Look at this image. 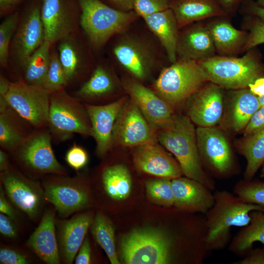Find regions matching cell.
I'll use <instances>...</instances> for the list:
<instances>
[{"label": "cell", "mask_w": 264, "mask_h": 264, "mask_svg": "<svg viewBox=\"0 0 264 264\" xmlns=\"http://www.w3.org/2000/svg\"><path fill=\"white\" fill-rule=\"evenodd\" d=\"M193 124L187 115L175 113L157 130V141L175 156L183 175L214 192L216 182L202 165Z\"/></svg>", "instance_id": "cell-1"}, {"label": "cell", "mask_w": 264, "mask_h": 264, "mask_svg": "<svg viewBox=\"0 0 264 264\" xmlns=\"http://www.w3.org/2000/svg\"><path fill=\"white\" fill-rule=\"evenodd\" d=\"M215 48L207 26L196 25L179 33L176 54L180 59L205 60L213 57Z\"/></svg>", "instance_id": "cell-24"}, {"label": "cell", "mask_w": 264, "mask_h": 264, "mask_svg": "<svg viewBox=\"0 0 264 264\" xmlns=\"http://www.w3.org/2000/svg\"><path fill=\"white\" fill-rule=\"evenodd\" d=\"M250 33L243 49L249 50L256 46L264 44V23L255 17L249 24Z\"/></svg>", "instance_id": "cell-43"}, {"label": "cell", "mask_w": 264, "mask_h": 264, "mask_svg": "<svg viewBox=\"0 0 264 264\" xmlns=\"http://www.w3.org/2000/svg\"><path fill=\"white\" fill-rule=\"evenodd\" d=\"M260 106H264V95L258 97Z\"/></svg>", "instance_id": "cell-58"}, {"label": "cell", "mask_w": 264, "mask_h": 264, "mask_svg": "<svg viewBox=\"0 0 264 264\" xmlns=\"http://www.w3.org/2000/svg\"><path fill=\"white\" fill-rule=\"evenodd\" d=\"M222 88L210 82L203 85L188 100L187 116L198 127H215L224 113Z\"/></svg>", "instance_id": "cell-17"}, {"label": "cell", "mask_w": 264, "mask_h": 264, "mask_svg": "<svg viewBox=\"0 0 264 264\" xmlns=\"http://www.w3.org/2000/svg\"><path fill=\"white\" fill-rule=\"evenodd\" d=\"M260 177H264V162L260 168Z\"/></svg>", "instance_id": "cell-57"}, {"label": "cell", "mask_w": 264, "mask_h": 264, "mask_svg": "<svg viewBox=\"0 0 264 264\" xmlns=\"http://www.w3.org/2000/svg\"><path fill=\"white\" fill-rule=\"evenodd\" d=\"M172 0H135L133 10L142 18L170 8Z\"/></svg>", "instance_id": "cell-41"}, {"label": "cell", "mask_w": 264, "mask_h": 264, "mask_svg": "<svg viewBox=\"0 0 264 264\" xmlns=\"http://www.w3.org/2000/svg\"><path fill=\"white\" fill-rule=\"evenodd\" d=\"M51 93L22 79L11 82L5 96L8 105L34 129L47 127Z\"/></svg>", "instance_id": "cell-11"}, {"label": "cell", "mask_w": 264, "mask_h": 264, "mask_svg": "<svg viewBox=\"0 0 264 264\" xmlns=\"http://www.w3.org/2000/svg\"><path fill=\"white\" fill-rule=\"evenodd\" d=\"M92 262L91 249L88 236L85 237L75 258L76 264H89Z\"/></svg>", "instance_id": "cell-48"}, {"label": "cell", "mask_w": 264, "mask_h": 264, "mask_svg": "<svg viewBox=\"0 0 264 264\" xmlns=\"http://www.w3.org/2000/svg\"><path fill=\"white\" fill-rule=\"evenodd\" d=\"M0 179L13 205L31 220L38 219L46 200L41 183L11 165L7 170L0 172Z\"/></svg>", "instance_id": "cell-12"}, {"label": "cell", "mask_w": 264, "mask_h": 264, "mask_svg": "<svg viewBox=\"0 0 264 264\" xmlns=\"http://www.w3.org/2000/svg\"><path fill=\"white\" fill-rule=\"evenodd\" d=\"M14 221L8 216L0 213V232L3 236L13 239L18 237V231Z\"/></svg>", "instance_id": "cell-46"}, {"label": "cell", "mask_w": 264, "mask_h": 264, "mask_svg": "<svg viewBox=\"0 0 264 264\" xmlns=\"http://www.w3.org/2000/svg\"><path fill=\"white\" fill-rule=\"evenodd\" d=\"M52 44L44 40L26 61L22 69V79L25 82L31 85L43 86L50 64Z\"/></svg>", "instance_id": "cell-34"}, {"label": "cell", "mask_w": 264, "mask_h": 264, "mask_svg": "<svg viewBox=\"0 0 264 264\" xmlns=\"http://www.w3.org/2000/svg\"><path fill=\"white\" fill-rule=\"evenodd\" d=\"M170 8L179 29L194 22L224 14L219 0H172Z\"/></svg>", "instance_id": "cell-27"}, {"label": "cell", "mask_w": 264, "mask_h": 264, "mask_svg": "<svg viewBox=\"0 0 264 264\" xmlns=\"http://www.w3.org/2000/svg\"><path fill=\"white\" fill-rule=\"evenodd\" d=\"M65 159L67 164L78 172L87 164L88 156L83 148L74 143L66 152Z\"/></svg>", "instance_id": "cell-42"}, {"label": "cell", "mask_w": 264, "mask_h": 264, "mask_svg": "<svg viewBox=\"0 0 264 264\" xmlns=\"http://www.w3.org/2000/svg\"><path fill=\"white\" fill-rule=\"evenodd\" d=\"M46 200L51 203L62 218H66L88 207L91 197L84 176L80 173L73 177L48 175L42 178Z\"/></svg>", "instance_id": "cell-10"}, {"label": "cell", "mask_w": 264, "mask_h": 264, "mask_svg": "<svg viewBox=\"0 0 264 264\" xmlns=\"http://www.w3.org/2000/svg\"><path fill=\"white\" fill-rule=\"evenodd\" d=\"M238 0H219L222 7L225 8L232 7Z\"/></svg>", "instance_id": "cell-56"}, {"label": "cell", "mask_w": 264, "mask_h": 264, "mask_svg": "<svg viewBox=\"0 0 264 264\" xmlns=\"http://www.w3.org/2000/svg\"><path fill=\"white\" fill-rule=\"evenodd\" d=\"M93 212L75 214L68 220H57L56 227L61 263L72 264L94 219Z\"/></svg>", "instance_id": "cell-19"}, {"label": "cell", "mask_w": 264, "mask_h": 264, "mask_svg": "<svg viewBox=\"0 0 264 264\" xmlns=\"http://www.w3.org/2000/svg\"><path fill=\"white\" fill-rule=\"evenodd\" d=\"M56 210L47 209L25 243L41 260L48 264L61 263L56 227Z\"/></svg>", "instance_id": "cell-23"}, {"label": "cell", "mask_w": 264, "mask_h": 264, "mask_svg": "<svg viewBox=\"0 0 264 264\" xmlns=\"http://www.w3.org/2000/svg\"><path fill=\"white\" fill-rule=\"evenodd\" d=\"M20 19L18 11L10 13L0 25V64L7 66L9 57L10 44Z\"/></svg>", "instance_id": "cell-37"}, {"label": "cell", "mask_w": 264, "mask_h": 264, "mask_svg": "<svg viewBox=\"0 0 264 264\" xmlns=\"http://www.w3.org/2000/svg\"><path fill=\"white\" fill-rule=\"evenodd\" d=\"M48 127L34 129L14 152L13 157L27 176L36 179L48 175H67V170L56 158Z\"/></svg>", "instance_id": "cell-7"}, {"label": "cell", "mask_w": 264, "mask_h": 264, "mask_svg": "<svg viewBox=\"0 0 264 264\" xmlns=\"http://www.w3.org/2000/svg\"><path fill=\"white\" fill-rule=\"evenodd\" d=\"M41 9V5L37 2L26 9L20 17L10 44L9 54L22 69L27 59L44 41Z\"/></svg>", "instance_id": "cell-15"}, {"label": "cell", "mask_w": 264, "mask_h": 264, "mask_svg": "<svg viewBox=\"0 0 264 264\" xmlns=\"http://www.w3.org/2000/svg\"><path fill=\"white\" fill-rule=\"evenodd\" d=\"M235 147L246 161L244 179H253L264 162V129L255 134L243 136L236 142Z\"/></svg>", "instance_id": "cell-33"}, {"label": "cell", "mask_w": 264, "mask_h": 264, "mask_svg": "<svg viewBox=\"0 0 264 264\" xmlns=\"http://www.w3.org/2000/svg\"><path fill=\"white\" fill-rule=\"evenodd\" d=\"M67 83L65 73L56 52H52L50 64L43 87L51 93L65 89Z\"/></svg>", "instance_id": "cell-39"}, {"label": "cell", "mask_w": 264, "mask_h": 264, "mask_svg": "<svg viewBox=\"0 0 264 264\" xmlns=\"http://www.w3.org/2000/svg\"><path fill=\"white\" fill-rule=\"evenodd\" d=\"M34 130L11 107L0 111V146L4 151L14 152Z\"/></svg>", "instance_id": "cell-28"}, {"label": "cell", "mask_w": 264, "mask_h": 264, "mask_svg": "<svg viewBox=\"0 0 264 264\" xmlns=\"http://www.w3.org/2000/svg\"><path fill=\"white\" fill-rule=\"evenodd\" d=\"M122 11L129 12L133 10L135 0H108Z\"/></svg>", "instance_id": "cell-52"}, {"label": "cell", "mask_w": 264, "mask_h": 264, "mask_svg": "<svg viewBox=\"0 0 264 264\" xmlns=\"http://www.w3.org/2000/svg\"><path fill=\"white\" fill-rule=\"evenodd\" d=\"M31 262L29 257L20 251L8 247H0L1 264H28Z\"/></svg>", "instance_id": "cell-44"}, {"label": "cell", "mask_w": 264, "mask_h": 264, "mask_svg": "<svg viewBox=\"0 0 264 264\" xmlns=\"http://www.w3.org/2000/svg\"><path fill=\"white\" fill-rule=\"evenodd\" d=\"M233 193L249 203L264 206V181L242 179L234 185Z\"/></svg>", "instance_id": "cell-38"}, {"label": "cell", "mask_w": 264, "mask_h": 264, "mask_svg": "<svg viewBox=\"0 0 264 264\" xmlns=\"http://www.w3.org/2000/svg\"><path fill=\"white\" fill-rule=\"evenodd\" d=\"M100 180L104 193L111 199L123 200L131 192V176L124 165L117 164L104 167L101 173Z\"/></svg>", "instance_id": "cell-30"}, {"label": "cell", "mask_w": 264, "mask_h": 264, "mask_svg": "<svg viewBox=\"0 0 264 264\" xmlns=\"http://www.w3.org/2000/svg\"><path fill=\"white\" fill-rule=\"evenodd\" d=\"M9 156L7 152L0 149V172L7 170L10 166Z\"/></svg>", "instance_id": "cell-55"}, {"label": "cell", "mask_w": 264, "mask_h": 264, "mask_svg": "<svg viewBox=\"0 0 264 264\" xmlns=\"http://www.w3.org/2000/svg\"><path fill=\"white\" fill-rule=\"evenodd\" d=\"M198 148L205 171L212 177L226 179L240 171L232 148L224 133L215 127H198Z\"/></svg>", "instance_id": "cell-9"}, {"label": "cell", "mask_w": 264, "mask_h": 264, "mask_svg": "<svg viewBox=\"0 0 264 264\" xmlns=\"http://www.w3.org/2000/svg\"><path fill=\"white\" fill-rule=\"evenodd\" d=\"M264 129V106H261L253 114L243 131L244 136L255 134Z\"/></svg>", "instance_id": "cell-45"}, {"label": "cell", "mask_w": 264, "mask_h": 264, "mask_svg": "<svg viewBox=\"0 0 264 264\" xmlns=\"http://www.w3.org/2000/svg\"><path fill=\"white\" fill-rule=\"evenodd\" d=\"M209 78L198 61L179 59L162 69L153 90L175 107L187 100Z\"/></svg>", "instance_id": "cell-5"}, {"label": "cell", "mask_w": 264, "mask_h": 264, "mask_svg": "<svg viewBox=\"0 0 264 264\" xmlns=\"http://www.w3.org/2000/svg\"><path fill=\"white\" fill-rule=\"evenodd\" d=\"M248 88L258 97L264 95V77L256 79L254 83L248 85Z\"/></svg>", "instance_id": "cell-51"}, {"label": "cell", "mask_w": 264, "mask_h": 264, "mask_svg": "<svg viewBox=\"0 0 264 264\" xmlns=\"http://www.w3.org/2000/svg\"><path fill=\"white\" fill-rule=\"evenodd\" d=\"M247 9L249 13L264 23V6L252 2L248 4Z\"/></svg>", "instance_id": "cell-53"}, {"label": "cell", "mask_w": 264, "mask_h": 264, "mask_svg": "<svg viewBox=\"0 0 264 264\" xmlns=\"http://www.w3.org/2000/svg\"><path fill=\"white\" fill-rule=\"evenodd\" d=\"M81 9L80 24L92 46L102 47L112 37L127 30L138 16L124 12L100 0H77Z\"/></svg>", "instance_id": "cell-4"}, {"label": "cell", "mask_w": 264, "mask_h": 264, "mask_svg": "<svg viewBox=\"0 0 264 264\" xmlns=\"http://www.w3.org/2000/svg\"><path fill=\"white\" fill-rule=\"evenodd\" d=\"M129 98L123 97L111 103L96 105L85 103L91 123L92 137L96 143V153L104 156L112 146V131L116 119Z\"/></svg>", "instance_id": "cell-21"}, {"label": "cell", "mask_w": 264, "mask_h": 264, "mask_svg": "<svg viewBox=\"0 0 264 264\" xmlns=\"http://www.w3.org/2000/svg\"><path fill=\"white\" fill-rule=\"evenodd\" d=\"M47 127L52 140L65 142L75 133L92 136L91 123L85 104L63 89L51 93Z\"/></svg>", "instance_id": "cell-8"}, {"label": "cell", "mask_w": 264, "mask_h": 264, "mask_svg": "<svg viewBox=\"0 0 264 264\" xmlns=\"http://www.w3.org/2000/svg\"><path fill=\"white\" fill-rule=\"evenodd\" d=\"M215 48L224 53L231 52L241 44H244L248 35L234 28L229 23L220 21L208 26Z\"/></svg>", "instance_id": "cell-35"}, {"label": "cell", "mask_w": 264, "mask_h": 264, "mask_svg": "<svg viewBox=\"0 0 264 264\" xmlns=\"http://www.w3.org/2000/svg\"><path fill=\"white\" fill-rule=\"evenodd\" d=\"M146 188L148 196L154 201L167 206L174 205L171 179L160 178L148 180Z\"/></svg>", "instance_id": "cell-40"}, {"label": "cell", "mask_w": 264, "mask_h": 264, "mask_svg": "<svg viewBox=\"0 0 264 264\" xmlns=\"http://www.w3.org/2000/svg\"><path fill=\"white\" fill-rule=\"evenodd\" d=\"M132 157L136 168L145 173L169 179L183 175L177 161L157 141L134 147Z\"/></svg>", "instance_id": "cell-20"}, {"label": "cell", "mask_w": 264, "mask_h": 264, "mask_svg": "<svg viewBox=\"0 0 264 264\" xmlns=\"http://www.w3.org/2000/svg\"><path fill=\"white\" fill-rule=\"evenodd\" d=\"M116 81L110 70L103 65L97 66L89 78L74 93L80 101H89L111 94L116 87Z\"/></svg>", "instance_id": "cell-32"}, {"label": "cell", "mask_w": 264, "mask_h": 264, "mask_svg": "<svg viewBox=\"0 0 264 264\" xmlns=\"http://www.w3.org/2000/svg\"><path fill=\"white\" fill-rule=\"evenodd\" d=\"M258 97L248 88L236 89L229 97L225 120L236 132H243L251 117L260 107Z\"/></svg>", "instance_id": "cell-26"}, {"label": "cell", "mask_w": 264, "mask_h": 264, "mask_svg": "<svg viewBox=\"0 0 264 264\" xmlns=\"http://www.w3.org/2000/svg\"><path fill=\"white\" fill-rule=\"evenodd\" d=\"M2 186H0V212L6 215L14 220L18 218V213L16 209L13 207L12 204L6 198Z\"/></svg>", "instance_id": "cell-49"}, {"label": "cell", "mask_w": 264, "mask_h": 264, "mask_svg": "<svg viewBox=\"0 0 264 264\" xmlns=\"http://www.w3.org/2000/svg\"><path fill=\"white\" fill-rule=\"evenodd\" d=\"M127 30L118 34L112 54L123 68L138 81H143L157 65V54L147 40Z\"/></svg>", "instance_id": "cell-13"}, {"label": "cell", "mask_w": 264, "mask_h": 264, "mask_svg": "<svg viewBox=\"0 0 264 264\" xmlns=\"http://www.w3.org/2000/svg\"><path fill=\"white\" fill-rule=\"evenodd\" d=\"M90 228L94 238L104 250L110 263L120 264L116 253L114 228L110 219L103 213L97 212Z\"/></svg>", "instance_id": "cell-36"}, {"label": "cell", "mask_w": 264, "mask_h": 264, "mask_svg": "<svg viewBox=\"0 0 264 264\" xmlns=\"http://www.w3.org/2000/svg\"><path fill=\"white\" fill-rule=\"evenodd\" d=\"M58 50L68 86L81 77L87 66V55L76 34L61 40Z\"/></svg>", "instance_id": "cell-29"}, {"label": "cell", "mask_w": 264, "mask_h": 264, "mask_svg": "<svg viewBox=\"0 0 264 264\" xmlns=\"http://www.w3.org/2000/svg\"><path fill=\"white\" fill-rule=\"evenodd\" d=\"M214 203L204 214L209 251L220 250L230 242L233 227H243L254 210L264 212V206L249 203L225 190L214 191Z\"/></svg>", "instance_id": "cell-2"}, {"label": "cell", "mask_w": 264, "mask_h": 264, "mask_svg": "<svg viewBox=\"0 0 264 264\" xmlns=\"http://www.w3.org/2000/svg\"><path fill=\"white\" fill-rule=\"evenodd\" d=\"M241 58L212 57L198 61L210 81L222 88L239 89L264 77V65L258 53L250 50Z\"/></svg>", "instance_id": "cell-6"}, {"label": "cell", "mask_w": 264, "mask_h": 264, "mask_svg": "<svg viewBox=\"0 0 264 264\" xmlns=\"http://www.w3.org/2000/svg\"><path fill=\"white\" fill-rule=\"evenodd\" d=\"M123 262L127 264H168L176 263L173 241L168 229H136L121 241Z\"/></svg>", "instance_id": "cell-3"}, {"label": "cell", "mask_w": 264, "mask_h": 264, "mask_svg": "<svg viewBox=\"0 0 264 264\" xmlns=\"http://www.w3.org/2000/svg\"><path fill=\"white\" fill-rule=\"evenodd\" d=\"M23 0H0V11L1 15L11 13L13 10Z\"/></svg>", "instance_id": "cell-50"}, {"label": "cell", "mask_w": 264, "mask_h": 264, "mask_svg": "<svg viewBox=\"0 0 264 264\" xmlns=\"http://www.w3.org/2000/svg\"><path fill=\"white\" fill-rule=\"evenodd\" d=\"M257 3L262 6H264V0H257Z\"/></svg>", "instance_id": "cell-59"}, {"label": "cell", "mask_w": 264, "mask_h": 264, "mask_svg": "<svg viewBox=\"0 0 264 264\" xmlns=\"http://www.w3.org/2000/svg\"><path fill=\"white\" fill-rule=\"evenodd\" d=\"M11 82L9 81L3 75L0 76V100L5 99V96L7 93Z\"/></svg>", "instance_id": "cell-54"}, {"label": "cell", "mask_w": 264, "mask_h": 264, "mask_svg": "<svg viewBox=\"0 0 264 264\" xmlns=\"http://www.w3.org/2000/svg\"><path fill=\"white\" fill-rule=\"evenodd\" d=\"M176 208L185 212L205 214L214 203L213 191L199 182L182 176L171 179Z\"/></svg>", "instance_id": "cell-22"}, {"label": "cell", "mask_w": 264, "mask_h": 264, "mask_svg": "<svg viewBox=\"0 0 264 264\" xmlns=\"http://www.w3.org/2000/svg\"><path fill=\"white\" fill-rule=\"evenodd\" d=\"M123 85L130 98L156 131L175 114L173 106L139 81L128 79L124 81Z\"/></svg>", "instance_id": "cell-18"}, {"label": "cell", "mask_w": 264, "mask_h": 264, "mask_svg": "<svg viewBox=\"0 0 264 264\" xmlns=\"http://www.w3.org/2000/svg\"><path fill=\"white\" fill-rule=\"evenodd\" d=\"M232 264H264V247L252 249L242 259Z\"/></svg>", "instance_id": "cell-47"}, {"label": "cell", "mask_w": 264, "mask_h": 264, "mask_svg": "<svg viewBox=\"0 0 264 264\" xmlns=\"http://www.w3.org/2000/svg\"><path fill=\"white\" fill-rule=\"evenodd\" d=\"M151 31L163 47L169 61H177L176 48L178 26L175 15L170 8L143 18Z\"/></svg>", "instance_id": "cell-25"}, {"label": "cell", "mask_w": 264, "mask_h": 264, "mask_svg": "<svg viewBox=\"0 0 264 264\" xmlns=\"http://www.w3.org/2000/svg\"><path fill=\"white\" fill-rule=\"evenodd\" d=\"M250 216L249 223L242 227L228 246L229 251L239 256L247 254L256 242L264 244V212L254 210Z\"/></svg>", "instance_id": "cell-31"}, {"label": "cell", "mask_w": 264, "mask_h": 264, "mask_svg": "<svg viewBox=\"0 0 264 264\" xmlns=\"http://www.w3.org/2000/svg\"><path fill=\"white\" fill-rule=\"evenodd\" d=\"M41 14L44 40L53 44L76 33L80 18L69 0H43Z\"/></svg>", "instance_id": "cell-16"}, {"label": "cell", "mask_w": 264, "mask_h": 264, "mask_svg": "<svg viewBox=\"0 0 264 264\" xmlns=\"http://www.w3.org/2000/svg\"><path fill=\"white\" fill-rule=\"evenodd\" d=\"M112 141V146L125 148H134L158 141L156 130L131 98L123 105L116 119Z\"/></svg>", "instance_id": "cell-14"}]
</instances>
